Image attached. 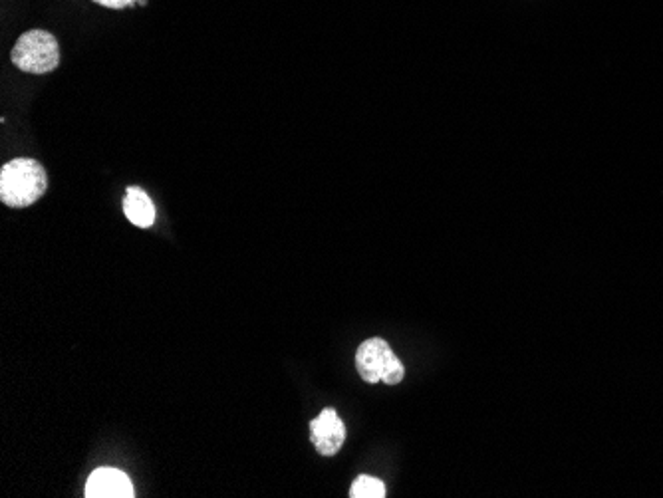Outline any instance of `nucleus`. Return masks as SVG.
Listing matches in <instances>:
<instances>
[{
  "label": "nucleus",
  "mask_w": 663,
  "mask_h": 498,
  "mask_svg": "<svg viewBox=\"0 0 663 498\" xmlns=\"http://www.w3.org/2000/svg\"><path fill=\"white\" fill-rule=\"evenodd\" d=\"M46 189L48 177L36 159L18 157L0 169V201L12 209L34 205Z\"/></svg>",
  "instance_id": "nucleus-1"
},
{
  "label": "nucleus",
  "mask_w": 663,
  "mask_h": 498,
  "mask_svg": "<svg viewBox=\"0 0 663 498\" xmlns=\"http://www.w3.org/2000/svg\"><path fill=\"white\" fill-rule=\"evenodd\" d=\"M10 60L22 72L48 74L60 66V44L46 30H28L14 44Z\"/></svg>",
  "instance_id": "nucleus-2"
},
{
  "label": "nucleus",
  "mask_w": 663,
  "mask_h": 498,
  "mask_svg": "<svg viewBox=\"0 0 663 498\" xmlns=\"http://www.w3.org/2000/svg\"><path fill=\"white\" fill-rule=\"evenodd\" d=\"M356 370L366 383L384 381L388 385H396L405 375L403 364L399 362L390 344L382 338H370L358 348Z\"/></svg>",
  "instance_id": "nucleus-3"
},
{
  "label": "nucleus",
  "mask_w": 663,
  "mask_h": 498,
  "mask_svg": "<svg viewBox=\"0 0 663 498\" xmlns=\"http://www.w3.org/2000/svg\"><path fill=\"white\" fill-rule=\"evenodd\" d=\"M310 441L324 457L336 455L346 441V425L332 407H326L316 419L310 421Z\"/></svg>",
  "instance_id": "nucleus-4"
},
{
  "label": "nucleus",
  "mask_w": 663,
  "mask_h": 498,
  "mask_svg": "<svg viewBox=\"0 0 663 498\" xmlns=\"http://www.w3.org/2000/svg\"><path fill=\"white\" fill-rule=\"evenodd\" d=\"M88 498H133V485L130 477L118 469L102 467L96 469L86 483Z\"/></svg>",
  "instance_id": "nucleus-5"
},
{
  "label": "nucleus",
  "mask_w": 663,
  "mask_h": 498,
  "mask_svg": "<svg viewBox=\"0 0 663 498\" xmlns=\"http://www.w3.org/2000/svg\"><path fill=\"white\" fill-rule=\"evenodd\" d=\"M124 213L130 219V223L139 229H149L157 217L153 201L139 187H128L124 197Z\"/></svg>",
  "instance_id": "nucleus-6"
},
{
  "label": "nucleus",
  "mask_w": 663,
  "mask_h": 498,
  "mask_svg": "<svg viewBox=\"0 0 663 498\" xmlns=\"http://www.w3.org/2000/svg\"><path fill=\"white\" fill-rule=\"evenodd\" d=\"M350 497L352 498H384L386 497V485L376 479V477H368L362 475L354 481L352 489H350Z\"/></svg>",
  "instance_id": "nucleus-7"
},
{
  "label": "nucleus",
  "mask_w": 663,
  "mask_h": 498,
  "mask_svg": "<svg viewBox=\"0 0 663 498\" xmlns=\"http://www.w3.org/2000/svg\"><path fill=\"white\" fill-rule=\"evenodd\" d=\"M100 6H106V8H114V10H120V8H128V6H133L137 4L139 0H92Z\"/></svg>",
  "instance_id": "nucleus-8"
}]
</instances>
